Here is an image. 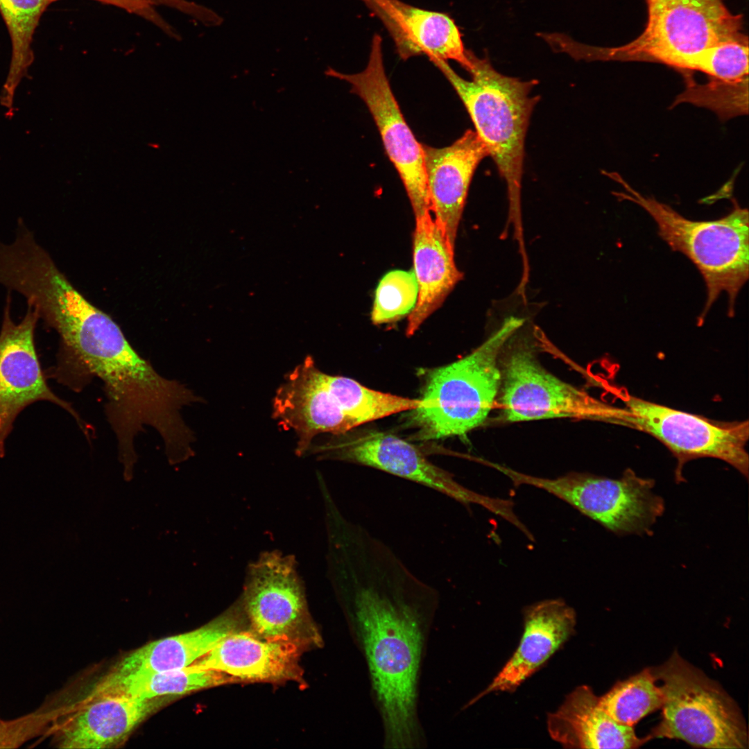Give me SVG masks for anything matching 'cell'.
I'll list each match as a JSON object with an SVG mask.
<instances>
[{
  "label": "cell",
  "mask_w": 749,
  "mask_h": 749,
  "mask_svg": "<svg viewBox=\"0 0 749 749\" xmlns=\"http://www.w3.org/2000/svg\"><path fill=\"white\" fill-rule=\"evenodd\" d=\"M422 146L431 212L455 247L472 177L488 152L476 132L470 129L448 146Z\"/></svg>",
  "instance_id": "ac0fdd59"
},
{
  "label": "cell",
  "mask_w": 749,
  "mask_h": 749,
  "mask_svg": "<svg viewBox=\"0 0 749 749\" xmlns=\"http://www.w3.org/2000/svg\"><path fill=\"white\" fill-rule=\"evenodd\" d=\"M651 667L619 681L599 697L602 708L617 722L632 726L661 709L663 694Z\"/></svg>",
  "instance_id": "4316f807"
},
{
  "label": "cell",
  "mask_w": 749,
  "mask_h": 749,
  "mask_svg": "<svg viewBox=\"0 0 749 749\" xmlns=\"http://www.w3.org/2000/svg\"><path fill=\"white\" fill-rule=\"evenodd\" d=\"M413 247L418 294L408 315V336L440 307L463 278L454 261V247L430 212L415 217Z\"/></svg>",
  "instance_id": "7402d4cb"
},
{
  "label": "cell",
  "mask_w": 749,
  "mask_h": 749,
  "mask_svg": "<svg viewBox=\"0 0 749 749\" xmlns=\"http://www.w3.org/2000/svg\"><path fill=\"white\" fill-rule=\"evenodd\" d=\"M685 69L699 71L726 82L748 79V39L710 46L689 58Z\"/></svg>",
  "instance_id": "f546056e"
},
{
  "label": "cell",
  "mask_w": 749,
  "mask_h": 749,
  "mask_svg": "<svg viewBox=\"0 0 749 749\" xmlns=\"http://www.w3.org/2000/svg\"><path fill=\"white\" fill-rule=\"evenodd\" d=\"M58 0H0V12L11 40L10 70L1 94L2 105H12L14 91L34 59L31 48L42 13Z\"/></svg>",
  "instance_id": "d4e9b609"
},
{
  "label": "cell",
  "mask_w": 749,
  "mask_h": 749,
  "mask_svg": "<svg viewBox=\"0 0 749 749\" xmlns=\"http://www.w3.org/2000/svg\"><path fill=\"white\" fill-rule=\"evenodd\" d=\"M609 176L625 191L614 192L620 200L643 208L655 222L660 236L671 250L687 256L702 275L707 289L700 318H704L722 293L733 316L737 296L748 279V211L736 202L727 215L712 221H693L655 198L643 196L617 173Z\"/></svg>",
  "instance_id": "277c9868"
},
{
  "label": "cell",
  "mask_w": 749,
  "mask_h": 749,
  "mask_svg": "<svg viewBox=\"0 0 749 749\" xmlns=\"http://www.w3.org/2000/svg\"><path fill=\"white\" fill-rule=\"evenodd\" d=\"M327 379L343 411L356 427L424 405L422 399L374 390L347 377L327 374Z\"/></svg>",
  "instance_id": "484cf974"
},
{
  "label": "cell",
  "mask_w": 749,
  "mask_h": 749,
  "mask_svg": "<svg viewBox=\"0 0 749 749\" xmlns=\"http://www.w3.org/2000/svg\"><path fill=\"white\" fill-rule=\"evenodd\" d=\"M239 620L227 612L185 633L153 641L123 657L112 669L116 674L144 673L182 669L208 653L227 635L237 631Z\"/></svg>",
  "instance_id": "603a6c76"
},
{
  "label": "cell",
  "mask_w": 749,
  "mask_h": 749,
  "mask_svg": "<svg viewBox=\"0 0 749 749\" xmlns=\"http://www.w3.org/2000/svg\"><path fill=\"white\" fill-rule=\"evenodd\" d=\"M499 471L516 485L533 486L554 495L619 535L649 533L664 511V500L653 492L655 481L631 469L619 479L583 472L542 478L503 465Z\"/></svg>",
  "instance_id": "9c48e42d"
},
{
  "label": "cell",
  "mask_w": 749,
  "mask_h": 749,
  "mask_svg": "<svg viewBox=\"0 0 749 749\" xmlns=\"http://www.w3.org/2000/svg\"><path fill=\"white\" fill-rule=\"evenodd\" d=\"M273 416L298 438L296 453L302 455L322 433L343 435L356 427L345 413L330 387L327 374L307 356L285 377L273 399Z\"/></svg>",
  "instance_id": "2e32d148"
},
{
  "label": "cell",
  "mask_w": 749,
  "mask_h": 749,
  "mask_svg": "<svg viewBox=\"0 0 749 749\" xmlns=\"http://www.w3.org/2000/svg\"><path fill=\"white\" fill-rule=\"evenodd\" d=\"M519 329L506 343L500 356L497 399L506 422L572 418L623 425V408L602 403L548 371L538 359L533 339Z\"/></svg>",
  "instance_id": "ba28073f"
},
{
  "label": "cell",
  "mask_w": 749,
  "mask_h": 749,
  "mask_svg": "<svg viewBox=\"0 0 749 749\" xmlns=\"http://www.w3.org/2000/svg\"><path fill=\"white\" fill-rule=\"evenodd\" d=\"M239 681L225 673L192 665L159 672L116 674L108 673L89 696L114 695L151 699L189 694L205 688Z\"/></svg>",
  "instance_id": "cb8c5ba5"
},
{
  "label": "cell",
  "mask_w": 749,
  "mask_h": 749,
  "mask_svg": "<svg viewBox=\"0 0 749 749\" xmlns=\"http://www.w3.org/2000/svg\"><path fill=\"white\" fill-rule=\"evenodd\" d=\"M123 9L152 23L169 37L180 40L177 31L157 12V6L179 11L207 26H216L221 17L213 10L188 0H94Z\"/></svg>",
  "instance_id": "4dcf8cb0"
},
{
  "label": "cell",
  "mask_w": 749,
  "mask_h": 749,
  "mask_svg": "<svg viewBox=\"0 0 749 749\" xmlns=\"http://www.w3.org/2000/svg\"><path fill=\"white\" fill-rule=\"evenodd\" d=\"M547 728L553 740L571 748H636L651 739L614 721L587 685L576 688L549 714Z\"/></svg>",
  "instance_id": "44dd1931"
},
{
  "label": "cell",
  "mask_w": 749,
  "mask_h": 749,
  "mask_svg": "<svg viewBox=\"0 0 749 749\" xmlns=\"http://www.w3.org/2000/svg\"><path fill=\"white\" fill-rule=\"evenodd\" d=\"M169 696L151 699L123 696H87L76 703L56 707L58 715L45 737L55 747L107 748L122 743Z\"/></svg>",
  "instance_id": "9a60e30c"
},
{
  "label": "cell",
  "mask_w": 749,
  "mask_h": 749,
  "mask_svg": "<svg viewBox=\"0 0 749 749\" xmlns=\"http://www.w3.org/2000/svg\"><path fill=\"white\" fill-rule=\"evenodd\" d=\"M391 37L401 58L424 55L454 60L470 71L472 62L454 20L447 14L400 0H361Z\"/></svg>",
  "instance_id": "e0dca14e"
},
{
  "label": "cell",
  "mask_w": 749,
  "mask_h": 749,
  "mask_svg": "<svg viewBox=\"0 0 749 749\" xmlns=\"http://www.w3.org/2000/svg\"><path fill=\"white\" fill-rule=\"evenodd\" d=\"M243 605L253 632L300 645L320 639L310 624L303 583L293 556L266 551L247 569Z\"/></svg>",
  "instance_id": "7c38bea8"
},
{
  "label": "cell",
  "mask_w": 749,
  "mask_h": 749,
  "mask_svg": "<svg viewBox=\"0 0 749 749\" xmlns=\"http://www.w3.org/2000/svg\"><path fill=\"white\" fill-rule=\"evenodd\" d=\"M300 646L289 640L267 639L255 633L235 631L191 665L225 673L239 681H299Z\"/></svg>",
  "instance_id": "ffe728a7"
},
{
  "label": "cell",
  "mask_w": 749,
  "mask_h": 749,
  "mask_svg": "<svg viewBox=\"0 0 749 749\" xmlns=\"http://www.w3.org/2000/svg\"><path fill=\"white\" fill-rule=\"evenodd\" d=\"M663 694L662 718L653 738L682 740L711 749H747L748 734L736 702L715 680L682 658L677 651L651 667Z\"/></svg>",
  "instance_id": "8992f818"
},
{
  "label": "cell",
  "mask_w": 749,
  "mask_h": 749,
  "mask_svg": "<svg viewBox=\"0 0 749 749\" xmlns=\"http://www.w3.org/2000/svg\"><path fill=\"white\" fill-rule=\"evenodd\" d=\"M325 74L350 84L351 92L365 103L403 182L415 217L431 213L422 144L406 122L392 92L384 64L381 37L373 35L368 64L361 72L343 74L328 67Z\"/></svg>",
  "instance_id": "8fae6325"
},
{
  "label": "cell",
  "mask_w": 749,
  "mask_h": 749,
  "mask_svg": "<svg viewBox=\"0 0 749 749\" xmlns=\"http://www.w3.org/2000/svg\"><path fill=\"white\" fill-rule=\"evenodd\" d=\"M313 451L322 458L347 461L391 474L438 492L469 506L479 505L503 517L508 500L481 494L458 483L448 471L430 461L414 445L391 433L370 431L341 437Z\"/></svg>",
  "instance_id": "4fadbf2b"
},
{
  "label": "cell",
  "mask_w": 749,
  "mask_h": 749,
  "mask_svg": "<svg viewBox=\"0 0 749 749\" xmlns=\"http://www.w3.org/2000/svg\"><path fill=\"white\" fill-rule=\"evenodd\" d=\"M576 623L574 610L562 599H547L528 606L523 635L516 651L469 705L492 692L517 688L571 636Z\"/></svg>",
  "instance_id": "d6986e66"
},
{
  "label": "cell",
  "mask_w": 749,
  "mask_h": 749,
  "mask_svg": "<svg viewBox=\"0 0 749 749\" xmlns=\"http://www.w3.org/2000/svg\"><path fill=\"white\" fill-rule=\"evenodd\" d=\"M623 401L625 426L655 437L676 458L677 482L682 481V470L686 462L703 457L723 460L748 478L747 421H712L628 395Z\"/></svg>",
  "instance_id": "30bf717a"
},
{
  "label": "cell",
  "mask_w": 749,
  "mask_h": 749,
  "mask_svg": "<svg viewBox=\"0 0 749 749\" xmlns=\"http://www.w3.org/2000/svg\"><path fill=\"white\" fill-rule=\"evenodd\" d=\"M11 303L8 292L0 329V457L5 455L6 441L17 415L38 401H48L64 408L88 437L87 427L79 414L46 383L35 343V331L40 320L37 311L27 304L23 319L16 323L11 316Z\"/></svg>",
  "instance_id": "5bb4252c"
},
{
  "label": "cell",
  "mask_w": 749,
  "mask_h": 749,
  "mask_svg": "<svg viewBox=\"0 0 749 749\" xmlns=\"http://www.w3.org/2000/svg\"><path fill=\"white\" fill-rule=\"evenodd\" d=\"M413 270H395L379 281L374 293L371 320L374 325L397 322L409 315L417 300Z\"/></svg>",
  "instance_id": "83f0119b"
},
{
  "label": "cell",
  "mask_w": 749,
  "mask_h": 749,
  "mask_svg": "<svg viewBox=\"0 0 749 749\" xmlns=\"http://www.w3.org/2000/svg\"><path fill=\"white\" fill-rule=\"evenodd\" d=\"M685 102L707 107L725 119L747 114L748 79L726 82L712 78L700 85L689 81L686 89L677 96L673 105Z\"/></svg>",
  "instance_id": "f1b7e54d"
},
{
  "label": "cell",
  "mask_w": 749,
  "mask_h": 749,
  "mask_svg": "<svg viewBox=\"0 0 749 749\" xmlns=\"http://www.w3.org/2000/svg\"><path fill=\"white\" fill-rule=\"evenodd\" d=\"M469 71L463 78L447 61L430 58L452 85L474 125L475 132L495 162L508 189L510 218L521 236V189L524 141L529 120L539 101L531 92L537 83L524 81L497 71L487 58L471 51Z\"/></svg>",
  "instance_id": "3957f363"
},
{
  "label": "cell",
  "mask_w": 749,
  "mask_h": 749,
  "mask_svg": "<svg viewBox=\"0 0 749 749\" xmlns=\"http://www.w3.org/2000/svg\"><path fill=\"white\" fill-rule=\"evenodd\" d=\"M56 715L54 707L42 705L17 718H0V748H17L35 738L45 737Z\"/></svg>",
  "instance_id": "1f68e13d"
},
{
  "label": "cell",
  "mask_w": 749,
  "mask_h": 749,
  "mask_svg": "<svg viewBox=\"0 0 749 749\" xmlns=\"http://www.w3.org/2000/svg\"><path fill=\"white\" fill-rule=\"evenodd\" d=\"M57 333V361L46 377L75 392L94 377L101 380L107 399L105 415L127 474L136 460L135 438L146 427L159 433L171 463L193 454V432L181 411L201 399L184 384L160 375L107 314L81 298Z\"/></svg>",
  "instance_id": "7a4b0ae2"
},
{
  "label": "cell",
  "mask_w": 749,
  "mask_h": 749,
  "mask_svg": "<svg viewBox=\"0 0 749 749\" xmlns=\"http://www.w3.org/2000/svg\"><path fill=\"white\" fill-rule=\"evenodd\" d=\"M330 538L332 577L366 661L385 747L420 748L418 679L438 593L361 524L344 517Z\"/></svg>",
  "instance_id": "6da1fadb"
},
{
  "label": "cell",
  "mask_w": 749,
  "mask_h": 749,
  "mask_svg": "<svg viewBox=\"0 0 749 749\" xmlns=\"http://www.w3.org/2000/svg\"><path fill=\"white\" fill-rule=\"evenodd\" d=\"M648 21L630 43L616 48L590 46L592 60L653 61L685 69L689 58L710 46L747 37L741 18L722 0H647Z\"/></svg>",
  "instance_id": "52a82bcc"
},
{
  "label": "cell",
  "mask_w": 749,
  "mask_h": 749,
  "mask_svg": "<svg viewBox=\"0 0 749 749\" xmlns=\"http://www.w3.org/2000/svg\"><path fill=\"white\" fill-rule=\"evenodd\" d=\"M524 322V318H506L469 354L429 372L424 405L412 411L419 439L465 436L483 424L498 398L502 349Z\"/></svg>",
  "instance_id": "5b68a950"
}]
</instances>
